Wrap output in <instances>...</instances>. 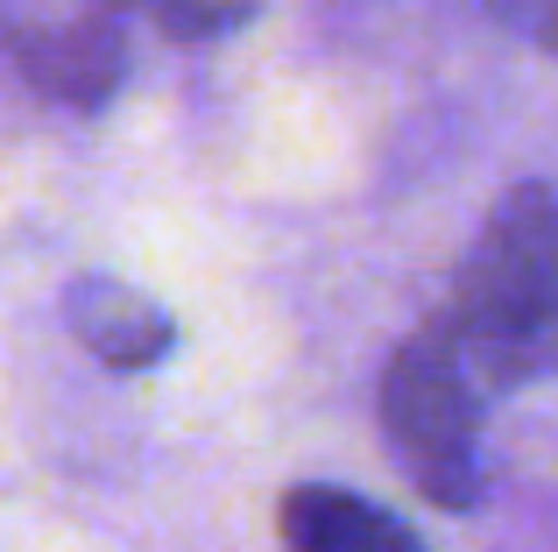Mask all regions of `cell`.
I'll list each match as a JSON object with an SVG mask.
<instances>
[{
	"label": "cell",
	"mask_w": 558,
	"mask_h": 552,
	"mask_svg": "<svg viewBox=\"0 0 558 552\" xmlns=\"http://www.w3.org/2000/svg\"><path fill=\"white\" fill-rule=\"evenodd\" d=\"M432 326L452 340V355L474 369L488 397H509L523 383L558 375V192L517 184L495 199L466 249L452 298L432 312Z\"/></svg>",
	"instance_id": "cell-1"
},
{
	"label": "cell",
	"mask_w": 558,
	"mask_h": 552,
	"mask_svg": "<svg viewBox=\"0 0 558 552\" xmlns=\"http://www.w3.org/2000/svg\"><path fill=\"white\" fill-rule=\"evenodd\" d=\"M481 411L488 389L474 383L452 340L424 319L381 369V432L389 454L403 460V475L417 482V496H432L438 511H474L481 503Z\"/></svg>",
	"instance_id": "cell-2"
},
{
	"label": "cell",
	"mask_w": 558,
	"mask_h": 552,
	"mask_svg": "<svg viewBox=\"0 0 558 552\" xmlns=\"http://www.w3.org/2000/svg\"><path fill=\"white\" fill-rule=\"evenodd\" d=\"M8 57L36 93L64 99V107H107L113 85L128 79V28L113 0H93L78 14H57V22L14 28Z\"/></svg>",
	"instance_id": "cell-3"
},
{
	"label": "cell",
	"mask_w": 558,
	"mask_h": 552,
	"mask_svg": "<svg viewBox=\"0 0 558 552\" xmlns=\"http://www.w3.org/2000/svg\"><path fill=\"white\" fill-rule=\"evenodd\" d=\"M64 326H71V340H78L93 361H107L113 375L156 369V361L178 347L170 312L156 298H142L135 284H121V276H71Z\"/></svg>",
	"instance_id": "cell-4"
},
{
	"label": "cell",
	"mask_w": 558,
	"mask_h": 552,
	"mask_svg": "<svg viewBox=\"0 0 558 552\" xmlns=\"http://www.w3.org/2000/svg\"><path fill=\"white\" fill-rule=\"evenodd\" d=\"M283 545L290 552H424L381 503L332 482H304L283 496Z\"/></svg>",
	"instance_id": "cell-5"
},
{
	"label": "cell",
	"mask_w": 558,
	"mask_h": 552,
	"mask_svg": "<svg viewBox=\"0 0 558 552\" xmlns=\"http://www.w3.org/2000/svg\"><path fill=\"white\" fill-rule=\"evenodd\" d=\"M128 8H142L178 43H213V36H233L241 22H255L262 0H128Z\"/></svg>",
	"instance_id": "cell-6"
},
{
	"label": "cell",
	"mask_w": 558,
	"mask_h": 552,
	"mask_svg": "<svg viewBox=\"0 0 558 552\" xmlns=\"http://www.w3.org/2000/svg\"><path fill=\"white\" fill-rule=\"evenodd\" d=\"M481 8H488L509 36H523L531 50L558 57V0H481Z\"/></svg>",
	"instance_id": "cell-7"
}]
</instances>
